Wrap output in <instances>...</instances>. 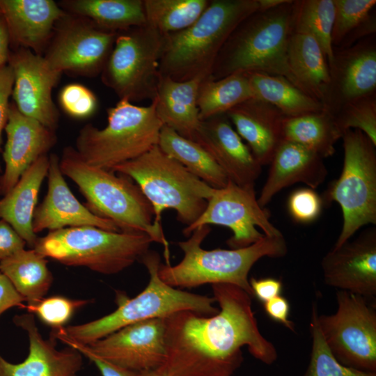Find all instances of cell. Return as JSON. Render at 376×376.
Listing matches in <instances>:
<instances>
[{
  "instance_id": "1",
  "label": "cell",
  "mask_w": 376,
  "mask_h": 376,
  "mask_svg": "<svg viewBox=\"0 0 376 376\" xmlns=\"http://www.w3.org/2000/svg\"><path fill=\"white\" fill-rule=\"evenodd\" d=\"M212 288L217 314L182 311L164 318L166 359L161 367L171 376H232L242 363L244 346L260 361L273 363L277 352L259 331L251 296L228 283Z\"/></svg>"
},
{
  "instance_id": "2",
  "label": "cell",
  "mask_w": 376,
  "mask_h": 376,
  "mask_svg": "<svg viewBox=\"0 0 376 376\" xmlns=\"http://www.w3.org/2000/svg\"><path fill=\"white\" fill-rule=\"evenodd\" d=\"M59 166L63 175L78 187L91 212L111 220L120 231L148 235L164 246L166 264L170 265L162 227L155 224L151 204L131 178L88 164L71 146L63 149Z\"/></svg>"
},
{
  "instance_id": "3",
  "label": "cell",
  "mask_w": 376,
  "mask_h": 376,
  "mask_svg": "<svg viewBox=\"0 0 376 376\" xmlns=\"http://www.w3.org/2000/svg\"><path fill=\"white\" fill-rule=\"evenodd\" d=\"M293 8V0H286L274 8L258 9L242 20L220 50L210 77L256 72L283 77L296 86L287 61Z\"/></svg>"
},
{
  "instance_id": "4",
  "label": "cell",
  "mask_w": 376,
  "mask_h": 376,
  "mask_svg": "<svg viewBox=\"0 0 376 376\" xmlns=\"http://www.w3.org/2000/svg\"><path fill=\"white\" fill-rule=\"evenodd\" d=\"M258 9V0H210L194 24L166 35L159 62L160 76L181 81L210 77L230 35Z\"/></svg>"
},
{
  "instance_id": "5",
  "label": "cell",
  "mask_w": 376,
  "mask_h": 376,
  "mask_svg": "<svg viewBox=\"0 0 376 376\" xmlns=\"http://www.w3.org/2000/svg\"><path fill=\"white\" fill-rule=\"evenodd\" d=\"M210 230V226H200L187 240L178 242L184 257L175 265L160 264L158 274L164 283L173 288L228 283L252 296L249 273L253 265L263 257H283L288 251L283 235H265L254 244L240 249L205 250L201 244Z\"/></svg>"
},
{
  "instance_id": "6",
  "label": "cell",
  "mask_w": 376,
  "mask_h": 376,
  "mask_svg": "<svg viewBox=\"0 0 376 376\" xmlns=\"http://www.w3.org/2000/svg\"><path fill=\"white\" fill-rule=\"evenodd\" d=\"M140 261L146 267L149 281L135 297L118 295V308L113 312L95 320L63 327L56 331L84 345L104 338L127 325L155 318H166L182 311H191L203 315H214L219 311L214 297L176 289L159 276L160 256L148 251Z\"/></svg>"
},
{
  "instance_id": "7",
  "label": "cell",
  "mask_w": 376,
  "mask_h": 376,
  "mask_svg": "<svg viewBox=\"0 0 376 376\" xmlns=\"http://www.w3.org/2000/svg\"><path fill=\"white\" fill-rule=\"evenodd\" d=\"M131 178L151 204L155 224L162 226V214L173 210L185 227L204 211L214 188L190 173L158 146L111 170Z\"/></svg>"
},
{
  "instance_id": "8",
  "label": "cell",
  "mask_w": 376,
  "mask_h": 376,
  "mask_svg": "<svg viewBox=\"0 0 376 376\" xmlns=\"http://www.w3.org/2000/svg\"><path fill=\"white\" fill-rule=\"evenodd\" d=\"M107 125L102 129L92 124L79 130L75 148L88 164L111 170L134 159L157 146L163 123L155 102L138 106L122 99L107 108Z\"/></svg>"
},
{
  "instance_id": "9",
  "label": "cell",
  "mask_w": 376,
  "mask_h": 376,
  "mask_svg": "<svg viewBox=\"0 0 376 376\" xmlns=\"http://www.w3.org/2000/svg\"><path fill=\"white\" fill-rule=\"evenodd\" d=\"M152 242L146 233L114 232L88 226L49 231L38 237L33 249L45 258L67 266L114 274L140 261Z\"/></svg>"
},
{
  "instance_id": "10",
  "label": "cell",
  "mask_w": 376,
  "mask_h": 376,
  "mask_svg": "<svg viewBox=\"0 0 376 376\" xmlns=\"http://www.w3.org/2000/svg\"><path fill=\"white\" fill-rule=\"evenodd\" d=\"M342 172L325 190L323 204L337 203L343 226L334 247L350 240L361 227L376 224V145L362 132L346 131L342 138Z\"/></svg>"
},
{
  "instance_id": "11",
  "label": "cell",
  "mask_w": 376,
  "mask_h": 376,
  "mask_svg": "<svg viewBox=\"0 0 376 376\" xmlns=\"http://www.w3.org/2000/svg\"><path fill=\"white\" fill-rule=\"evenodd\" d=\"M166 36L148 24L117 32L100 74L102 82L120 100L132 103L152 101L157 94Z\"/></svg>"
},
{
  "instance_id": "12",
  "label": "cell",
  "mask_w": 376,
  "mask_h": 376,
  "mask_svg": "<svg viewBox=\"0 0 376 376\" xmlns=\"http://www.w3.org/2000/svg\"><path fill=\"white\" fill-rule=\"evenodd\" d=\"M337 310L332 315L318 314L324 339L342 364L376 373V311L366 298L338 290Z\"/></svg>"
},
{
  "instance_id": "13",
  "label": "cell",
  "mask_w": 376,
  "mask_h": 376,
  "mask_svg": "<svg viewBox=\"0 0 376 376\" xmlns=\"http://www.w3.org/2000/svg\"><path fill=\"white\" fill-rule=\"evenodd\" d=\"M116 35L88 18L65 12L42 56L52 69L62 74L95 77L101 74Z\"/></svg>"
},
{
  "instance_id": "14",
  "label": "cell",
  "mask_w": 376,
  "mask_h": 376,
  "mask_svg": "<svg viewBox=\"0 0 376 376\" xmlns=\"http://www.w3.org/2000/svg\"><path fill=\"white\" fill-rule=\"evenodd\" d=\"M269 213L258 202L254 186L242 187L229 180L222 188L214 189L198 219L185 227L182 233L189 237L202 226L219 225L231 230L227 240L231 249L250 246L266 236L283 235L269 220Z\"/></svg>"
},
{
  "instance_id": "15",
  "label": "cell",
  "mask_w": 376,
  "mask_h": 376,
  "mask_svg": "<svg viewBox=\"0 0 376 376\" xmlns=\"http://www.w3.org/2000/svg\"><path fill=\"white\" fill-rule=\"evenodd\" d=\"M327 63L329 81L322 104L332 116L347 103L376 94V35L333 47Z\"/></svg>"
},
{
  "instance_id": "16",
  "label": "cell",
  "mask_w": 376,
  "mask_h": 376,
  "mask_svg": "<svg viewBox=\"0 0 376 376\" xmlns=\"http://www.w3.org/2000/svg\"><path fill=\"white\" fill-rule=\"evenodd\" d=\"M8 65L13 73L11 96L17 109L56 131L60 113L52 92L62 73L52 69L42 56L24 48L10 50Z\"/></svg>"
},
{
  "instance_id": "17",
  "label": "cell",
  "mask_w": 376,
  "mask_h": 376,
  "mask_svg": "<svg viewBox=\"0 0 376 376\" xmlns=\"http://www.w3.org/2000/svg\"><path fill=\"white\" fill-rule=\"evenodd\" d=\"M84 345L95 355L123 369L139 373L157 369L166 359L164 318L127 325Z\"/></svg>"
},
{
  "instance_id": "18",
  "label": "cell",
  "mask_w": 376,
  "mask_h": 376,
  "mask_svg": "<svg viewBox=\"0 0 376 376\" xmlns=\"http://www.w3.org/2000/svg\"><path fill=\"white\" fill-rule=\"evenodd\" d=\"M324 283L367 300L376 297V228L373 226L357 237L333 247L322 258Z\"/></svg>"
},
{
  "instance_id": "19",
  "label": "cell",
  "mask_w": 376,
  "mask_h": 376,
  "mask_svg": "<svg viewBox=\"0 0 376 376\" xmlns=\"http://www.w3.org/2000/svg\"><path fill=\"white\" fill-rule=\"evenodd\" d=\"M6 142L2 157L5 169L0 177V196L7 194L39 157L47 155L57 141L54 131L22 114L10 102L5 127Z\"/></svg>"
},
{
  "instance_id": "20",
  "label": "cell",
  "mask_w": 376,
  "mask_h": 376,
  "mask_svg": "<svg viewBox=\"0 0 376 376\" xmlns=\"http://www.w3.org/2000/svg\"><path fill=\"white\" fill-rule=\"evenodd\" d=\"M49 159L47 191L35 210L33 232L37 235L45 230L52 231L88 226L120 231L113 221L93 214L75 196L64 179L57 155L52 153Z\"/></svg>"
},
{
  "instance_id": "21",
  "label": "cell",
  "mask_w": 376,
  "mask_h": 376,
  "mask_svg": "<svg viewBox=\"0 0 376 376\" xmlns=\"http://www.w3.org/2000/svg\"><path fill=\"white\" fill-rule=\"evenodd\" d=\"M195 142L212 156L229 180L242 187L254 186L262 166L233 128L226 113L202 120Z\"/></svg>"
},
{
  "instance_id": "22",
  "label": "cell",
  "mask_w": 376,
  "mask_h": 376,
  "mask_svg": "<svg viewBox=\"0 0 376 376\" xmlns=\"http://www.w3.org/2000/svg\"><path fill=\"white\" fill-rule=\"evenodd\" d=\"M13 322L26 331L29 342L25 360L12 363L0 355V376H78L82 367V354L68 347L56 348V338L45 339L32 313L16 315Z\"/></svg>"
},
{
  "instance_id": "23",
  "label": "cell",
  "mask_w": 376,
  "mask_h": 376,
  "mask_svg": "<svg viewBox=\"0 0 376 376\" xmlns=\"http://www.w3.org/2000/svg\"><path fill=\"white\" fill-rule=\"evenodd\" d=\"M10 50L28 49L43 56L57 21L65 13L52 0H0Z\"/></svg>"
},
{
  "instance_id": "24",
  "label": "cell",
  "mask_w": 376,
  "mask_h": 376,
  "mask_svg": "<svg viewBox=\"0 0 376 376\" xmlns=\"http://www.w3.org/2000/svg\"><path fill=\"white\" fill-rule=\"evenodd\" d=\"M324 159L299 144L283 141L270 163L268 175L257 198L265 207L281 190L301 182L311 189L322 185L328 174Z\"/></svg>"
},
{
  "instance_id": "25",
  "label": "cell",
  "mask_w": 376,
  "mask_h": 376,
  "mask_svg": "<svg viewBox=\"0 0 376 376\" xmlns=\"http://www.w3.org/2000/svg\"><path fill=\"white\" fill-rule=\"evenodd\" d=\"M226 115L258 162L269 164L283 141L284 116L272 104L255 97L236 105Z\"/></svg>"
},
{
  "instance_id": "26",
  "label": "cell",
  "mask_w": 376,
  "mask_h": 376,
  "mask_svg": "<svg viewBox=\"0 0 376 376\" xmlns=\"http://www.w3.org/2000/svg\"><path fill=\"white\" fill-rule=\"evenodd\" d=\"M49 159L39 157L23 173L15 186L0 198V219L8 222L33 249L39 237L33 232V219L40 187L47 175Z\"/></svg>"
},
{
  "instance_id": "27",
  "label": "cell",
  "mask_w": 376,
  "mask_h": 376,
  "mask_svg": "<svg viewBox=\"0 0 376 376\" xmlns=\"http://www.w3.org/2000/svg\"><path fill=\"white\" fill-rule=\"evenodd\" d=\"M203 79L181 81L160 76L153 100L157 115L163 125L193 141L201 123L197 96Z\"/></svg>"
},
{
  "instance_id": "28",
  "label": "cell",
  "mask_w": 376,
  "mask_h": 376,
  "mask_svg": "<svg viewBox=\"0 0 376 376\" xmlns=\"http://www.w3.org/2000/svg\"><path fill=\"white\" fill-rule=\"evenodd\" d=\"M287 61L297 87L322 103L329 75L327 56L318 41L309 35L293 32Z\"/></svg>"
},
{
  "instance_id": "29",
  "label": "cell",
  "mask_w": 376,
  "mask_h": 376,
  "mask_svg": "<svg viewBox=\"0 0 376 376\" xmlns=\"http://www.w3.org/2000/svg\"><path fill=\"white\" fill-rule=\"evenodd\" d=\"M58 4L65 12L111 31L147 24L143 0H63Z\"/></svg>"
},
{
  "instance_id": "30",
  "label": "cell",
  "mask_w": 376,
  "mask_h": 376,
  "mask_svg": "<svg viewBox=\"0 0 376 376\" xmlns=\"http://www.w3.org/2000/svg\"><path fill=\"white\" fill-rule=\"evenodd\" d=\"M283 141L292 142L315 152L323 159L332 156L335 144L343 134L331 114L325 111L284 117Z\"/></svg>"
},
{
  "instance_id": "31",
  "label": "cell",
  "mask_w": 376,
  "mask_h": 376,
  "mask_svg": "<svg viewBox=\"0 0 376 376\" xmlns=\"http://www.w3.org/2000/svg\"><path fill=\"white\" fill-rule=\"evenodd\" d=\"M157 146L190 173L214 189L224 187L229 179L212 156L198 143L163 125Z\"/></svg>"
},
{
  "instance_id": "32",
  "label": "cell",
  "mask_w": 376,
  "mask_h": 376,
  "mask_svg": "<svg viewBox=\"0 0 376 376\" xmlns=\"http://www.w3.org/2000/svg\"><path fill=\"white\" fill-rule=\"evenodd\" d=\"M48 261L34 249H23L0 261V272L27 304L44 297L53 281Z\"/></svg>"
},
{
  "instance_id": "33",
  "label": "cell",
  "mask_w": 376,
  "mask_h": 376,
  "mask_svg": "<svg viewBox=\"0 0 376 376\" xmlns=\"http://www.w3.org/2000/svg\"><path fill=\"white\" fill-rule=\"evenodd\" d=\"M246 74L253 97L272 104L284 117H294L323 109L320 102L283 77L256 72Z\"/></svg>"
},
{
  "instance_id": "34",
  "label": "cell",
  "mask_w": 376,
  "mask_h": 376,
  "mask_svg": "<svg viewBox=\"0 0 376 376\" xmlns=\"http://www.w3.org/2000/svg\"><path fill=\"white\" fill-rule=\"evenodd\" d=\"M335 15L331 45L350 47L368 36L376 35L375 0H333Z\"/></svg>"
},
{
  "instance_id": "35",
  "label": "cell",
  "mask_w": 376,
  "mask_h": 376,
  "mask_svg": "<svg viewBox=\"0 0 376 376\" xmlns=\"http://www.w3.org/2000/svg\"><path fill=\"white\" fill-rule=\"evenodd\" d=\"M252 97L253 93L246 73H235L219 79L204 78L197 96L200 120L226 113Z\"/></svg>"
},
{
  "instance_id": "36",
  "label": "cell",
  "mask_w": 376,
  "mask_h": 376,
  "mask_svg": "<svg viewBox=\"0 0 376 376\" xmlns=\"http://www.w3.org/2000/svg\"><path fill=\"white\" fill-rule=\"evenodd\" d=\"M209 0H143L147 24L163 34L183 30L202 15Z\"/></svg>"
},
{
  "instance_id": "37",
  "label": "cell",
  "mask_w": 376,
  "mask_h": 376,
  "mask_svg": "<svg viewBox=\"0 0 376 376\" xmlns=\"http://www.w3.org/2000/svg\"><path fill=\"white\" fill-rule=\"evenodd\" d=\"M293 32L314 38L327 61L332 56L331 31L335 7L333 0H293Z\"/></svg>"
},
{
  "instance_id": "38",
  "label": "cell",
  "mask_w": 376,
  "mask_h": 376,
  "mask_svg": "<svg viewBox=\"0 0 376 376\" xmlns=\"http://www.w3.org/2000/svg\"><path fill=\"white\" fill-rule=\"evenodd\" d=\"M318 306L313 303L310 322L312 348L304 376H376V373L354 369L340 363L331 353L318 322Z\"/></svg>"
},
{
  "instance_id": "39",
  "label": "cell",
  "mask_w": 376,
  "mask_h": 376,
  "mask_svg": "<svg viewBox=\"0 0 376 376\" xmlns=\"http://www.w3.org/2000/svg\"><path fill=\"white\" fill-rule=\"evenodd\" d=\"M333 117L343 134L357 130L376 145V94L346 104Z\"/></svg>"
},
{
  "instance_id": "40",
  "label": "cell",
  "mask_w": 376,
  "mask_h": 376,
  "mask_svg": "<svg viewBox=\"0 0 376 376\" xmlns=\"http://www.w3.org/2000/svg\"><path fill=\"white\" fill-rule=\"evenodd\" d=\"M90 302L86 299H72L63 296L42 298L39 301L24 305L29 313L35 314L44 324L53 330L64 327L75 311Z\"/></svg>"
},
{
  "instance_id": "41",
  "label": "cell",
  "mask_w": 376,
  "mask_h": 376,
  "mask_svg": "<svg viewBox=\"0 0 376 376\" xmlns=\"http://www.w3.org/2000/svg\"><path fill=\"white\" fill-rule=\"evenodd\" d=\"M58 100L62 110L75 119L89 118L98 108L96 95L88 87L81 84L65 85L59 91Z\"/></svg>"
},
{
  "instance_id": "42",
  "label": "cell",
  "mask_w": 376,
  "mask_h": 376,
  "mask_svg": "<svg viewBox=\"0 0 376 376\" xmlns=\"http://www.w3.org/2000/svg\"><path fill=\"white\" fill-rule=\"evenodd\" d=\"M322 205L321 197L311 188L294 191L288 201L290 216L296 221L304 224L315 221L321 212Z\"/></svg>"
},
{
  "instance_id": "43",
  "label": "cell",
  "mask_w": 376,
  "mask_h": 376,
  "mask_svg": "<svg viewBox=\"0 0 376 376\" xmlns=\"http://www.w3.org/2000/svg\"><path fill=\"white\" fill-rule=\"evenodd\" d=\"M56 338L89 359L96 366L102 376H141L139 372L123 369L104 361L90 352L84 344L75 342L61 334H58Z\"/></svg>"
},
{
  "instance_id": "44",
  "label": "cell",
  "mask_w": 376,
  "mask_h": 376,
  "mask_svg": "<svg viewBox=\"0 0 376 376\" xmlns=\"http://www.w3.org/2000/svg\"><path fill=\"white\" fill-rule=\"evenodd\" d=\"M14 84V77L11 68L6 65L0 69V154H2L1 148L3 139L2 132L5 130L9 109V98L11 96ZM2 174L0 164V177Z\"/></svg>"
},
{
  "instance_id": "45",
  "label": "cell",
  "mask_w": 376,
  "mask_h": 376,
  "mask_svg": "<svg viewBox=\"0 0 376 376\" xmlns=\"http://www.w3.org/2000/svg\"><path fill=\"white\" fill-rule=\"evenodd\" d=\"M26 244L14 228L0 219V261L24 249Z\"/></svg>"
},
{
  "instance_id": "46",
  "label": "cell",
  "mask_w": 376,
  "mask_h": 376,
  "mask_svg": "<svg viewBox=\"0 0 376 376\" xmlns=\"http://www.w3.org/2000/svg\"><path fill=\"white\" fill-rule=\"evenodd\" d=\"M264 308L267 315L272 320L294 331V323L288 319L290 304L285 297L279 295L265 302Z\"/></svg>"
},
{
  "instance_id": "47",
  "label": "cell",
  "mask_w": 376,
  "mask_h": 376,
  "mask_svg": "<svg viewBox=\"0 0 376 376\" xmlns=\"http://www.w3.org/2000/svg\"><path fill=\"white\" fill-rule=\"evenodd\" d=\"M249 283L253 295L263 303L279 296L282 290L281 282L273 278H251Z\"/></svg>"
},
{
  "instance_id": "48",
  "label": "cell",
  "mask_w": 376,
  "mask_h": 376,
  "mask_svg": "<svg viewBox=\"0 0 376 376\" xmlns=\"http://www.w3.org/2000/svg\"><path fill=\"white\" fill-rule=\"evenodd\" d=\"M24 299L17 292L10 281L0 272V315L8 309L23 308Z\"/></svg>"
},
{
  "instance_id": "49",
  "label": "cell",
  "mask_w": 376,
  "mask_h": 376,
  "mask_svg": "<svg viewBox=\"0 0 376 376\" xmlns=\"http://www.w3.org/2000/svg\"><path fill=\"white\" fill-rule=\"evenodd\" d=\"M10 48V39L8 29L3 16L0 17V69L8 63Z\"/></svg>"
},
{
  "instance_id": "50",
  "label": "cell",
  "mask_w": 376,
  "mask_h": 376,
  "mask_svg": "<svg viewBox=\"0 0 376 376\" xmlns=\"http://www.w3.org/2000/svg\"><path fill=\"white\" fill-rule=\"evenodd\" d=\"M259 10H267L276 7L286 1V0H258Z\"/></svg>"
},
{
  "instance_id": "51",
  "label": "cell",
  "mask_w": 376,
  "mask_h": 376,
  "mask_svg": "<svg viewBox=\"0 0 376 376\" xmlns=\"http://www.w3.org/2000/svg\"><path fill=\"white\" fill-rule=\"evenodd\" d=\"M141 376H171L164 369L159 367L157 369L141 373Z\"/></svg>"
},
{
  "instance_id": "52",
  "label": "cell",
  "mask_w": 376,
  "mask_h": 376,
  "mask_svg": "<svg viewBox=\"0 0 376 376\" xmlns=\"http://www.w3.org/2000/svg\"><path fill=\"white\" fill-rule=\"evenodd\" d=\"M3 16L2 15V10H1V6H0V17Z\"/></svg>"
}]
</instances>
